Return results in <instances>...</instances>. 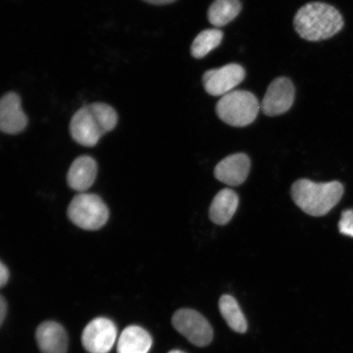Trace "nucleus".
<instances>
[{
    "label": "nucleus",
    "mask_w": 353,
    "mask_h": 353,
    "mask_svg": "<svg viewBox=\"0 0 353 353\" xmlns=\"http://www.w3.org/2000/svg\"><path fill=\"white\" fill-rule=\"evenodd\" d=\"M117 338V329L112 321L105 317L94 319L83 329L81 341L90 353H108Z\"/></svg>",
    "instance_id": "nucleus-7"
},
{
    "label": "nucleus",
    "mask_w": 353,
    "mask_h": 353,
    "mask_svg": "<svg viewBox=\"0 0 353 353\" xmlns=\"http://www.w3.org/2000/svg\"><path fill=\"white\" fill-rule=\"evenodd\" d=\"M68 214L70 220L77 227L96 231L107 223L109 210L99 196L81 193L70 203Z\"/></svg>",
    "instance_id": "nucleus-4"
},
{
    "label": "nucleus",
    "mask_w": 353,
    "mask_h": 353,
    "mask_svg": "<svg viewBox=\"0 0 353 353\" xmlns=\"http://www.w3.org/2000/svg\"><path fill=\"white\" fill-rule=\"evenodd\" d=\"M98 174V164L94 158L79 157L70 165L68 174V183L74 191L83 192L94 183Z\"/></svg>",
    "instance_id": "nucleus-13"
},
{
    "label": "nucleus",
    "mask_w": 353,
    "mask_h": 353,
    "mask_svg": "<svg viewBox=\"0 0 353 353\" xmlns=\"http://www.w3.org/2000/svg\"><path fill=\"white\" fill-rule=\"evenodd\" d=\"M172 323L194 345L205 347L213 341L214 331L209 321L192 309H179L172 317Z\"/></svg>",
    "instance_id": "nucleus-5"
},
{
    "label": "nucleus",
    "mask_w": 353,
    "mask_h": 353,
    "mask_svg": "<svg viewBox=\"0 0 353 353\" xmlns=\"http://www.w3.org/2000/svg\"><path fill=\"white\" fill-rule=\"evenodd\" d=\"M339 230L343 235L353 237V210L342 212L341 219L339 223Z\"/></svg>",
    "instance_id": "nucleus-20"
},
{
    "label": "nucleus",
    "mask_w": 353,
    "mask_h": 353,
    "mask_svg": "<svg viewBox=\"0 0 353 353\" xmlns=\"http://www.w3.org/2000/svg\"><path fill=\"white\" fill-rule=\"evenodd\" d=\"M8 279H10V271L6 264L3 262L0 263V286L3 287L7 285Z\"/></svg>",
    "instance_id": "nucleus-21"
},
{
    "label": "nucleus",
    "mask_w": 353,
    "mask_h": 353,
    "mask_svg": "<svg viewBox=\"0 0 353 353\" xmlns=\"http://www.w3.org/2000/svg\"><path fill=\"white\" fill-rule=\"evenodd\" d=\"M219 310L223 319L234 331L244 334L248 329L247 320L242 312L239 304L231 295L225 294L220 298L219 302Z\"/></svg>",
    "instance_id": "nucleus-17"
},
{
    "label": "nucleus",
    "mask_w": 353,
    "mask_h": 353,
    "mask_svg": "<svg viewBox=\"0 0 353 353\" xmlns=\"http://www.w3.org/2000/svg\"><path fill=\"white\" fill-rule=\"evenodd\" d=\"M343 192V184L337 181L316 183L310 180L300 179L291 188L295 204L314 217L327 214L341 201Z\"/></svg>",
    "instance_id": "nucleus-2"
},
{
    "label": "nucleus",
    "mask_w": 353,
    "mask_h": 353,
    "mask_svg": "<svg viewBox=\"0 0 353 353\" xmlns=\"http://www.w3.org/2000/svg\"><path fill=\"white\" fill-rule=\"evenodd\" d=\"M145 3L153 4V6H166L176 1V0H143Z\"/></svg>",
    "instance_id": "nucleus-23"
},
{
    "label": "nucleus",
    "mask_w": 353,
    "mask_h": 353,
    "mask_svg": "<svg viewBox=\"0 0 353 353\" xmlns=\"http://www.w3.org/2000/svg\"><path fill=\"white\" fill-rule=\"evenodd\" d=\"M250 169V160L244 153L231 154L215 167L214 175L220 182L236 187L245 182Z\"/></svg>",
    "instance_id": "nucleus-11"
},
{
    "label": "nucleus",
    "mask_w": 353,
    "mask_h": 353,
    "mask_svg": "<svg viewBox=\"0 0 353 353\" xmlns=\"http://www.w3.org/2000/svg\"><path fill=\"white\" fill-rule=\"evenodd\" d=\"M295 99V87L289 78L278 77L268 86L261 103L264 114L281 116L292 108Z\"/></svg>",
    "instance_id": "nucleus-9"
},
{
    "label": "nucleus",
    "mask_w": 353,
    "mask_h": 353,
    "mask_svg": "<svg viewBox=\"0 0 353 353\" xmlns=\"http://www.w3.org/2000/svg\"><path fill=\"white\" fill-rule=\"evenodd\" d=\"M245 70L242 65L230 63L217 69L207 70L203 74L202 82L207 94L219 97L233 91L245 78Z\"/></svg>",
    "instance_id": "nucleus-6"
},
{
    "label": "nucleus",
    "mask_w": 353,
    "mask_h": 353,
    "mask_svg": "<svg viewBox=\"0 0 353 353\" xmlns=\"http://www.w3.org/2000/svg\"><path fill=\"white\" fill-rule=\"evenodd\" d=\"M223 32L219 29H207L199 33L191 46L194 59H201L215 50L222 43Z\"/></svg>",
    "instance_id": "nucleus-18"
},
{
    "label": "nucleus",
    "mask_w": 353,
    "mask_h": 353,
    "mask_svg": "<svg viewBox=\"0 0 353 353\" xmlns=\"http://www.w3.org/2000/svg\"><path fill=\"white\" fill-rule=\"evenodd\" d=\"M261 108L257 97L245 90H233L216 104V114L227 125L243 128L252 123Z\"/></svg>",
    "instance_id": "nucleus-3"
},
{
    "label": "nucleus",
    "mask_w": 353,
    "mask_h": 353,
    "mask_svg": "<svg viewBox=\"0 0 353 353\" xmlns=\"http://www.w3.org/2000/svg\"><path fill=\"white\" fill-rule=\"evenodd\" d=\"M242 6L240 0H214L208 10V20L216 28H223L240 14Z\"/></svg>",
    "instance_id": "nucleus-16"
},
{
    "label": "nucleus",
    "mask_w": 353,
    "mask_h": 353,
    "mask_svg": "<svg viewBox=\"0 0 353 353\" xmlns=\"http://www.w3.org/2000/svg\"><path fill=\"white\" fill-rule=\"evenodd\" d=\"M295 30L309 42H319L341 32L344 20L336 8L323 2H311L299 8L294 19Z\"/></svg>",
    "instance_id": "nucleus-1"
},
{
    "label": "nucleus",
    "mask_w": 353,
    "mask_h": 353,
    "mask_svg": "<svg viewBox=\"0 0 353 353\" xmlns=\"http://www.w3.org/2000/svg\"><path fill=\"white\" fill-rule=\"evenodd\" d=\"M7 302L3 296L0 299V325H3L4 320H6L7 314Z\"/></svg>",
    "instance_id": "nucleus-22"
},
{
    "label": "nucleus",
    "mask_w": 353,
    "mask_h": 353,
    "mask_svg": "<svg viewBox=\"0 0 353 353\" xmlns=\"http://www.w3.org/2000/svg\"><path fill=\"white\" fill-rule=\"evenodd\" d=\"M70 132L76 142L85 147H94L104 132L90 104L78 110L70 123Z\"/></svg>",
    "instance_id": "nucleus-8"
},
{
    "label": "nucleus",
    "mask_w": 353,
    "mask_h": 353,
    "mask_svg": "<svg viewBox=\"0 0 353 353\" xmlns=\"http://www.w3.org/2000/svg\"><path fill=\"white\" fill-rule=\"evenodd\" d=\"M168 353H186V352L181 351V350H172Z\"/></svg>",
    "instance_id": "nucleus-24"
},
{
    "label": "nucleus",
    "mask_w": 353,
    "mask_h": 353,
    "mask_svg": "<svg viewBox=\"0 0 353 353\" xmlns=\"http://www.w3.org/2000/svg\"><path fill=\"white\" fill-rule=\"evenodd\" d=\"M35 338L42 353H66L68 336L63 326L55 321H44L38 326Z\"/></svg>",
    "instance_id": "nucleus-12"
},
{
    "label": "nucleus",
    "mask_w": 353,
    "mask_h": 353,
    "mask_svg": "<svg viewBox=\"0 0 353 353\" xmlns=\"http://www.w3.org/2000/svg\"><path fill=\"white\" fill-rule=\"evenodd\" d=\"M92 110L98 117L104 134L114 129L118 122V116L112 107L103 103H94L90 104Z\"/></svg>",
    "instance_id": "nucleus-19"
},
{
    "label": "nucleus",
    "mask_w": 353,
    "mask_h": 353,
    "mask_svg": "<svg viewBox=\"0 0 353 353\" xmlns=\"http://www.w3.org/2000/svg\"><path fill=\"white\" fill-rule=\"evenodd\" d=\"M152 339L147 330L140 326H128L119 338L118 353H148Z\"/></svg>",
    "instance_id": "nucleus-15"
},
{
    "label": "nucleus",
    "mask_w": 353,
    "mask_h": 353,
    "mask_svg": "<svg viewBox=\"0 0 353 353\" xmlns=\"http://www.w3.org/2000/svg\"><path fill=\"white\" fill-rule=\"evenodd\" d=\"M28 118L21 108L20 96L8 92L0 101V130L4 134L15 135L28 126Z\"/></svg>",
    "instance_id": "nucleus-10"
},
{
    "label": "nucleus",
    "mask_w": 353,
    "mask_h": 353,
    "mask_svg": "<svg viewBox=\"0 0 353 353\" xmlns=\"http://www.w3.org/2000/svg\"><path fill=\"white\" fill-rule=\"evenodd\" d=\"M239 204V197L231 189L225 188L214 198L210 208L212 222L225 225L230 222Z\"/></svg>",
    "instance_id": "nucleus-14"
}]
</instances>
